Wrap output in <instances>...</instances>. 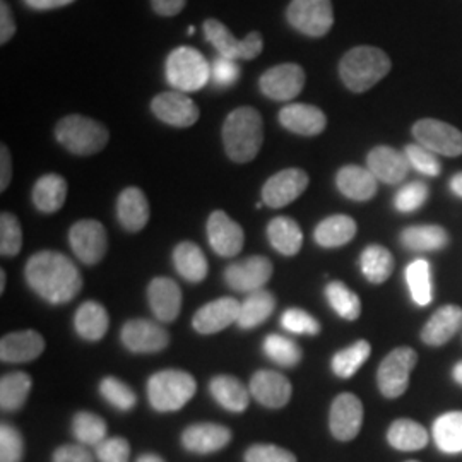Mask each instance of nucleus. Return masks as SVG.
Here are the masks:
<instances>
[{"label": "nucleus", "mask_w": 462, "mask_h": 462, "mask_svg": "<svg viewBox=\"0 0 462 462\" xmlns=\"http://www.w3.org/2000/svg\"><path fill=\"white\" fill-rule=\"evenodd\" d=\"M51 462H93L84 446H62L53 452Z\"/></svg>", "instance_id": "obj_55"}, {"label": "nucleus", "mask_w": 462, "mask_h": 462, "mask_svg": "<svg viewBox=\"0 0 462 462\" xmlns=\"http://www.w3.org/2000/svg\"><path fill=\"white\" fill-rule=\"evenodd\" d=\"M418 364V355L413 347H396L391 351L379 366L377 382L380 393L387 399H396L408 391L410 375Z\"/></svg>", "instance_id": "obj_8"}, {"label": "nucleus", "mask_w": 462, "mask_h": 462, "mask_svg": "<svg viewBox=\"0 0 462 462\" xmlns=\"http://www.w3.org/2000/svg\"><path fill=\"white\" fill-rule=\"evenodd\" d=\"M454 380L462 385V362L454 366Z\"/></svg>", "instance_id": "obj_62"}, {"label": "nucleus", "mask_w": 462, "mask_h": 462, "mask_svg": "<svg viewBox=\"0 0 462 462\" xmlns=\"http://www.w3.org/2000/svg\"><path fill=\"white\" fill-rule=\"evenodd\" d=\"M250 394L265 408L280 410L291 399V382L280 372L259 370L250 379Z\"/></svg>", "instance_id": "obj_18"}, {"label": "nucleus", "mask_w": 462, "mask_h": 462, "mask_svg": "<svg viewBox=\"0 0 462 462\" xmlns=\"http://www.w3.org/2000/svg\"><path fill=\"white\" fill-rule=\"evenodd\" d=\"M326 298L332 310L345 320H356L362 314L360 298L341 281H332L326 286Z\"/></svg>", "instance_id": "obj_42"}, {"label": "nucleus", "mask_w": 462, "mask_h": 462, "mask_svg": "<svg viewBox=\"0 0 462 462\" xmlns=\"http://www.w3.org/2000/svg\"><path fill=\"white\" fill-rule=\"evenodd\" d=\"M120 339L133 353H158L170 343L166 329L148 319H134L124 324Z\"/></svg>", "instance_id": "obj_16"}, {"label": "nucleus", "mask_w": 462, "mask_h": 462, "mask_svg": "<svg viewBox=\"0 0 462 462\" xmlns=\"http://www.w3.org/2000/svg\"><path fill=\"white\" fill-rule=\"evenodd\" d=\"M13 179V162H11V152L5 144L0 148V190L4 192Z\"/></svg>", "instance_id": "obj_58"}, {"label": "nucleus", "mask_w": 462, "mask_h": 462, "mask_svg": "<svg viewBox=\"0 0 462 462\" xmlns=\"http://www.w3.org/2000/svg\"><path fill=\"white\" fill-rule=\"evenodd\" d=\"M387 440L391 447L402 452H413L429 446L430 435L427 430L413 420H396L387 431Z\"/></svg>", "instance_id": "obj_36"}, {"label": "nucleus", "mask_w": 462, "mask_h": 462, "mask_svg": "<svg viewBox=\"0 0 462 462\" xmlns=\"http://www.w3.org/2000/svg\"><path fill=\"white\" fill-rule=\"evenodd\" d=\"M231 431L216 423H198L183 430L182 446L192 454H213L230 444Z\"/></svg>", "instance_id": "obj_25"}, {"label": "nucleus", "mask_w": 462, "mask_h": 462, "mask_svg": "<svg viewBox=\"0 0 462 462\" xmlns=\"http://www.w3.org/2000/svg\"><path fill=\"white\" fill-rule=\"evenodd\" d=\"M151 4L156 14L171 17L182 13L187 0H151Z\"/></svg>", "instance_id": "obj_57"}, {"label": "nucleus", "mask_w": 462, "mask_h": 462, "mask_svg": "<svg viewBox=\"0 0 462 462\" xmlns=\"http://www.w3.org/2000/svg\"><path fill=\"white\" fill-rule=\"evenodd\" d=\"M55 137L69 152L78 156H93L106 148L110 133L93 118L69 116L57 124Z\"/></svg>", "instance_id": "obj_4"}, {"label": "nucleus", "mask_w": 462, "mask_h": 462, "mask_svg": "<svg viewBox=\"0 0 462 462\" xmlns=\"http://www.w3.org/2000/svg\"><path fill=\"white\" fill-rule=\"evenodd\" d=\"M305 70L298 64H281L271 67L261 76V91L274 101H290L295 98L305 86Z\"/></svg>", "instance_id": "obj_13"}, {"label": "nucleus", "mask_w": 462, "mask_h": 462, "mask_svg": "<svg viewBox=\"0 0 462 462\" xmlns=\"http://www.w3.org/2000/svg\"><path fill=\"white\" fill-rule=\"evenodd\" d=\"M401 244L410 250L433 252L446 247L448 244V233L437 225L410 226L401 233Z\"/></svg>", "instance_id": "obj_38"}, {"label": "nucleus", "mask_w": 462, "mask_h": 462, "mask_svg": "<svg viewBox=\"0 0 462 462\" xmlns=\"http://www.w3.org/2000/svg\"><path fill=\"white\" fill-rule=\"evenodd\" d=\"M273 276V263L263 255H254L240 263L228 265L225 281L231 290L242 293H254L263 290Z\"/></svg>", "instance_id": "obj_15"}, {"label": "nucleus", "mask_w": 462, "mask_h": 462, "mask_svg": "<svg viewBox=\"0 0 462 462\" xmlns=\"http://www.w3.org/2000/svg\"><path fill=\"white\" fill-rule=\"evenodd\" d=\"M99 394L118 411H131L137 404V396L133 389L116 377H106L101 380Z\"/></svg>", "instance_id": "obj_46"}, {"label": "nucleus", "mask_w": 462, "mask_h": 462, "mask_svg": "<svg viewBox=\"0 0 462 462\" xmlns=\"http://www.w3.org/2000/svg\"><path fill=\"white\" fill-rule=\"evenodd\" d=\"M238 314H240L238 300L231 297L217 298L215 301H209L199 309L192 319V326L199 334H216L226 329L233 322H236Z\"/></svg>", "instance_id": "obj_20"}, {"label": "nucleus", "mask_w": 462, "mask_h": 462, "mask_svg": "<svg viewBox=\"0 0 462 462\" xmlns=\"http://www.w3.org/2000/svg\"><path fill=\"white\" fill-rule=\"evenodd\" d=\"M264 353L274 364L295 366L301 362V349L297 343L281 334H269L264 341Z\"/></svg>", "instance_id": "obj_45"}, {"label": "nucleus", "mask_w": 462, "mask_h": 462, "mask_svg": "<svg viewBox=\"0 0 462 462\" xmlns=\"http://www.w3.org/2000/svg\"><path fill=\"white\" fill-rule=\"evenodd\" d=\"M276 309V298L267 290H259L250 293L242 303H240V314H238V328L240 329H254L271 317Z\"/></svg>", "instance_id": "obj_34"}, {"label": "nucleus", "mask_w": 462, "mask_h": 462, "mask_svg": "<svg viewBox=\"0 0 462 462\" xmlns=\"http://www.w3.org/2000/svg\"><path fill=\"white\" fill-rule=\"evenodd\" d=\"M360 267L366 280L374 284H380L391 278L394 271V257L382 245H370L362 252Z\"/></svg>", "instance_id": "obj_40"}, {"label": "nucleus", "mask_w": 462, "mask_h": 462, "mask_svg": "<svg viewBox=\"0 0 462 462\" xmlns=\"http://www.w3.org/2000/svg\"><path fill=\"white\" fill-rule=\"evenodd\" d=\"M97 457L99 462H129L131 446L124 437L106 439L97 447Z\"/></svg>", "instance_id": "obj_53"}, {"label": "nucleus", "mask_w": 462, "mask_h": 462, "mask_svg": "<svg viewBox=\"0 0 462 462\" xmlns=\"http://www.w3.org/2000/svg\"><path fill=\"white\" fill-rule=\"evenodd\" d=\"M116 216L120 225L131 233L143 230L149 221L146 194L137 187H127L116 200Z\"/></svg>", "instance_id": "obj_28"}, {"label": "nucleus", "mask_w": 462, "mask_h": 462, "mask_svg": "<svg viewBox=\"0 0 462 462\" xmlns=\"http://www.w3.org/2000/svg\"><path fill=\"white\" fill-rule=\"evenodd\" d=\"M336 185L345 198L365 202L377 194V179L368 168L343 166L336 175Z\"/></svg>", "instance_id": "obj_27"}, {"label": "nucleus", "mask_w": 462, "mask_h": 462, "mask_svg": "<svg viewBox=\"0 0 462 462\" xmlns=\"http://www.w3.org/2000/svg\"><path fill=\"white\" fill-rule=\"evenodd\" d=\"M173 264L183 280L200 282L206 280L209 265L204 252L192 242H182L173 250Z\"/></svg>", "instance_id": "obj_35"}, {"label": "nucleus", "mask_w": 462, "mask_h": 462, "mask_svg": "<svg viewBox=\"0 0 462 462\" xmlns=\"http://www.w3.org/2000/svg\"><path fill=\"white\" fill-rule=\"evenodd\" d=\"M67 182L64 177L49 173L38 179L33 187L34 208L45 215L57 213L66 204Z\"/></svg>", "instance_id": "obj_31"}, {"label": "nucleus", "mask_w": 462, "mask_h": 462, "mask_svg": "<svg viewBox=\"0 0 462 462\" xmlns=\"http://www.w3.org/2000/svg\"><path fill=\"white\" fill-rule=\"evenodd\" d=\"M72 433L81 446L98 447L106 440V421L98 414L81 411L72 420Z\"/></svg>", "instance_id": "obj_43"}, {"label": "nucleus", "mask_w": 462, "mask_h": 462, "mask_svg": "<svg viewBox=\"0 0 462 462\" xmlns=\"http://www.w3.org/2000/svg\"><path fill=\"white\" fill-rule=\"evenodd\" d=\"M406 281L411 291V298L416 305L427 307L431 298H433V290H431V271H430L429 261L425 259H416L406 269Z\"/></svg>", "instance_id": "obj_44"}, {"label": "nucleus", "mask_w": 462, "mask_h": 462, "mask_svg": "<svg viewBox=\"0 0 462 462\" xmlns=\"http://www.w3.org/2000/svg\"><path fill=\"white\" fill-rule=\"evenodd\" d=\"M267 238L271 245L282 255H297L303 245V233L297 221L286 216L274 217L267 226Z\"/></svg>", "instance_id": "obj_33"}, {"label": "nucleus", "mask_w": 462, "mask_h": 462, "mask_svg": "<svg viewBox=\"0 0 462 462\" xmlns=\"http://www.w3.org/2000/svg\"><path fill=\"white\" fill-rule=\"evenodd\" d=\"M332 435L341 440H353L364 425V404L355 394H339L332 401L329 414Z\"/></svg>", "instance_id": "obj_14"}, {"label": "nucleus", "mask_w": 462, "mask_h": 462, "mask_svg": "<svg viewBox=\"0 0 462 462\" xmlns=\"http://www.w3.org/2000/svg\"><path fill=\"white\" fill-rule=\"evenodd\" d=\"M264 143L263 116L252 106H240L226 116L223 125V144L231 162H252Z\"/></svg>", "instance_id": "obj_2"}, {"label": "nucleus", "mask_w": 462, "mask_h": 462, "mask_svg": "<svg viewBox=\"0 0 462 462\" xmlns=\"http://www.w3.org/2000/svg\"><path fill=\"white\" fill-rule=\"evenodd\" d=\"M16 34V19L5 0H0V43L5 45Z\"/></svg>", "instance_id": "obj_56"}, {"label": "nucleus", "mask_w": 462, "mask_h": 462, "mask_svg": "<svg viewBox=\"0 0 462 462\" xmlns=\"http://www.w3.org/2000/svg\"><path fill=\"white\" fill-rule=\"evenodd\" d=\"M45 351V339L33 329L17 330L2 337L0 360L5 364H28Z\"/></svg>", "instance_id": "obj_21"}, {"label": "nucleus", "mask_w": 462, "mask_h": 462, "mask_svg": "<svg viewBox=\"0 0 462 462\" xmlns=\"http://www.w3.org/2000/svg\"><path fill=\"white\" fill-rule=\"evenodd\" d=\"M410 162L404 152L389 146H377L368 152L366 168L374 177L387 185L402 182L410 171Z\"/></svg>", "instance_id": "obj_22"}, {"label": "nucleus", "mask_w": 462, "mask_h": 462, "mask_svg": "<svg viewBox=\"0 0 462 462\" xmlns=\"http://www.w3.org/2000/svg\"><path fill=\"white\" fill-rule=\"evenodd\" d=\"M33 380L28 374L14 372L0 379V408L4 411H19L32 393Z\"/></svg>", "instance_id": "obj_37"}, {"label": "nucleus", "mask_w": 462, "mask_h": 462, "mask_svg": "<svg viewBox=\"0 0 462 462\" xmlns=\"http://www.w3.org/2000/svg\"><path fill=\"white\" fill-rule=\"evenodd\" d=\"M427 199H429L427 183L411 182L397 192L394 206L399 213H413L427 202Z\"/></svg>", "instance_id": "obj_50"}, {"label": "nucleus", "mask_w": 462, "mask_h": 462, "mask_svg": "<svg viewBox=\"0 0 462 462\" xmlns=\"http://www.w3.org/2000/svg\"><path fill=\"white\" fill-rule=\"evenodd\" d=\"M5 290V273L0 271V293Z\"/></svg>", "instance_id": "obj_63"}, {"label": "nucleus", "mask_w": 462, "mask_h": 462, "mask_svg": "<svg viewBox=\"0 0 462 462\" xmlns=\"http://www.w3.org/2000/svg\"><path fill=\"white\" fill-rule=\"evenodd\" d=\"M209 245L221 257H235L244 247V228L225 211H215L208 219Z\"/></svg>", "instance_id": "obj_19"}, {"label": "nucleus", "mask_w": 462, "mask_h": 462, "mask_svg": "<svg viewBox=\"0 0 462 462\" xmlns=\"http://www.w3.org/2000/svg\"><path fill=\"white\" fill-rule=\"evenodd\" d=\"M282 329L291 334H307L317 336L320 332V324L314 315L301 310V309H288L281 317Z\"/></svg>", "instance_id": "obj_48"}, {"label": "nucleus", "mask_w": 462, "mask_h": 462, "mask_svg": "<svg viewBox=\"0 0 462 462\" xmlns=\"http://www.w3.org/2000/svg\"><path fill=\"white\" fill-rule=\"evenodd\" d=\"M372 346L368 341H356L351 346L341 349L332 358V372L341 379H351L370 358Z\"/></svg>", "instance_id": "obj_41"}, {"label": "nucleus", "mask_w": 462, "mask_h": 462, "mask_svg": "<svg viewBox=\"0 0 462 462\" xmlns=\"http://www.w3.org/2000/svg\"><path fill=\"white\" fill-rule=\"evenodd\" d=\"M410 165L413 166L416 171L427 175V177H439L442 171V165L437 158L435 152H431L427 148L420 144H410L404 151Z\"/></svg>", "instance_id": "obj_49"}, {"label": "nucleus", "mask_w": 462, "mask_h": 462, "mask_svg": "<svg viewBox=\"0 0 462 462\" xmlns=\"http://www.w3.org/2000/svg\"><path fill=\"white\" fill-rule=\"evenodd\" d=\"M168 83L177 89L190 93L204 88L211 78V67L208 60L192 47L175 49L166 60Z\"/></svg>", "instance_id": "obj_6"}, {"label": "nucleus", "mask_w": 462, "mask_h": 462, "mask_svg": "<svg viewBox=\"0 0 462 462\" xmlns=\"http://www.w3.org/2000/svg\"><path fill=\"white\" fill-rule=\"evenodd\" d=\"M408 462H418V461H408Z\"/></svg>", "instance_id": "obj_64"}, {"label": "nucleus", "mask_w": 462, "mask_h": 462, "mask_svg": "<svg viewBox=\"0 0 462 462\" xmlns=\"http://www.w3.org/2000/svg\"><path fill=\"white\" fill-rule=\"evenodd\" d=\"M310 179L300 168H286L273 175L263 187V202L267 208L280 209L297 200L309 187Z\"/></svg>", "instance_id": "obj_12"}, {"label": "nucleus", "mask_w": 462, "mask_h": 462, "mask_svg": "<svg viewBox=\"0 0 462 462\" xmlns=\"http://www.w3.org/2000/svg\"><path fill=\"white\" fill-rule=\"evenodd\" d=\"M32 9L36 11H50V9H57V7H64L72 4L74 0H24Z\"/></svg>", "instance_id": "obj_59"}, {"label": "nucleus", "mask_w": 462, "mask_h": 462, "mask_svg": "<svg viewBox=\"0 0 462 462\" xmlns=\"http://www.w3.org/2000/svg\"><path fill=\"white\" fill-rule=\"evenodd\" d=\"M23 245V231L17 217L11 213L0 215V254L4 257H14Z\"/></svg>", "instance_id": "obj_47"}, {"label": "nucleus", "mask_w": 462, "mask_h": 462, "mask_svg": "<svg viewBox=\"0 0 462 462\" xmlns=\"http://www.w3.org/2000/svg\"><path fill=\"white\" fill-rule=\"evenodd\" d=\"M196 389V379L189 372L163 370L148 380L149 402L160 413H173L194 397Z\"/></svg>", "instance_id": "obj_5"}, {"label": "nucleus", "mask_w": 462, "mask_h": 462, "mask_svg": "<svg viewBox=\"0 0 462 462\" xmlns=\"http://www.w3.org/2000/svg\"><path fill=\"white\" fill-rule=\"evenodd\" d=\"M450 190H452L457 198H462V173H457V175L452 177V180H450Z\"/></svg>", "instance_id": "obj_60"}, {"label": "nucleus", "mask_w": 462, "mask_h": 462, "mask_svg": "<svg viewBox=\"0 0 462 462\" xmlns=\"http://www.w3.org/2000/svg\"><path fill=\"white\" fill-rule=\"evenodd\" d=\"M240 74L242 72H240V67L236 66V62L225 57L216 59L211 66V79L216 86H221V88L236 83Z\"/></svg>", "instance_id": "obj_54"}, {"label": "nucleus", "mask_w": 462, "mask_h": 462, "mask_svg": "<svg viewBox=\"0 0 462 462\" xmlns=\"http://www.w3.org/2000/svg\"><path fill=\"white\" fill-rule=\"evenodd\" d=\"M286 19L300 33L320 38L329 33L334 24V11L330 0H291Z\"/></svg>", "instance_id": "obj_9"}, {"label": "nucleus", "mask_w": 462, "mask_h": 462, "mask_svg": "<svg viewBox=\"0 0 462 462\" xmlns=\"http://www.w3.org/2000/svg\"><path fill=\"white\" fill-rule=\"evenodd\" d=\"M110 326V317L98 301H84L74 315V328L84 341L97 343L105 337Z\"/></svg>", "instance_id": "obj_30"}, {"label": "nucleus", "mask_w": 462, "mask_h": 462, "mask_svg": "<svg viewBox=\"0 0 462 462\" xmlns=\"http://www.w3.org/2000/svg\"><path fill=\"white\" fill-rule=\"evenodd\" d=\"M433 440L446 454L462 452V411L439 416L433 423Z\"/></svg>", "instance_id": "obj_39"}, {"label": "nucleus", "mask_w": 462, "mask_h": 462, "mask_svg": "<svg viewBox=\"0 0 462 462\" xmlns=\"http://www.w3.org/2000/svg\"><path fill=\"white\" fill-rule=\"evenodd\" d=\"M281 125L290 133L314 137L324 133L328 127V116L314 105L295 103L288 105L280 112Z\"/></svg>", "instance_id": "obj_24"}, {"label": "nucleus", "mask_w": 462, "mask_h": 462, "mask_svg": "<svg viewBox=\"0 0 462 462\" xmlns=\"http://www.w3.org/2000/svg\"><path fill=\"white\" fill-rule=\"evenodd\" d=\"M462 329V309L446 305L430 317L421 330V339L429 346H442Z\"/></svg>", "instance_id": "obj_26"}, {"label": "nucleus", "mask_w": 462, "mask_h": 462, "mask_svg": "<svg viewBox=\"0 0 462 462\" xmlns=\"http://www.w3.org/2000/svg\"><path fill=\"white\" fill-rule=\"evenodd\" d=\"M69 242L76 257L88 265L98 264L108 248L105 226L97 219H81L69 231Z\"/></svg>", "instance_id": "obj_11"}, {"label": "nucleus", "mask_w": 462, "mask_h": 462, "mask_svg": "<svg viewBox=\"0 0 462 462\" xmlns=\"http://www.w3.org/2000/svg\"><path fill=\"white\" fill-rule=\"evenodd\" d=\"M148 301L158 320L173 322L182 310V290L170 278H154L149 282Z\"/></svg>", "instance_id": "obj_23"}, {"label": "nucleus", "mask_w": 462, "mask_h": 462, "mask_svg": "<svg viewBox=\"0 0 462 462\" xmlns=\"http://www.w3.org/2000/svg\"><path fill=\"white\" fill-rule=\"evenodd\" d=\"M209 391L216 402L231 413H244L250 404V389L231 375H217L211 380Z\"/></svg>", "instance_id": "obj_29"}, {"label": "nucleus", "mask_w": 462, "mask_h": 462, "mask_svg": "<svg viewBox=\"0 0 462 462\" xmlns=\"http://www.w3.org/2000/svg\"><path fill=\"white\" fill-rule=\"evenodd\" d=\"M151 112L166 125L187 129L200 116L198 105L182 93H162L151 101Z\"/></svg>", "instance_id": "obj_17"}, {"label": "nucleus", "mask_w": 462, "mask_h": 462, "mask_svg": "<svg viewBox=\"0 0 462 462\" xmlns=\"http://www.w3.org/2000/svg\"><path fill=\"white\" fill-rule=\"evenodd\" d=\"M137 462H165L160 456H156V454H144V456H141Z\"/></svg>", "instance_id": "obj_61"}, {"label": "nucleus", "mask_w": 462, "mask_h": 462, "mask_svg": "<svg viewBox=\"0 0 462 462\" xmlns=\"http://www.w3.org/2000/svg\"><path fill=\"white\" fill-rule=\"evenodd\" d=\"M24 276L34 293L51 305L74 300L83 288L79 269L64 254L53 250H42L30 257Z\"/></svg>", "instance_id": "obj_1"}, {"label": "nucleus", "mask_w": 462, "mask_h": 462, "mask_svg": "<svg viewBox=\"0 0 462 462\" xmlns=\"http://www.w3.org/2000/svg\"><path fill=\"white\" fill-rule=\"evenodd\" d=\"M413 135L420 146L429 149L435 154H442L447 158H456L462 154L461 131L442 120H418L413 125Z\"/></svg>", "instance_id": "obj_10"}, {"label": "nucleus", "mask_w": 462, "mask_h": 462, "mask_svg": "<svg viewBox=\"0 0 462 462\" xmlns=\"http://www.w3.org/2000/svg\"><path fill=\"white\" fill-rule=\"evenodd\" d=\"M391 59L383 50L356 47L345 53L339 62V76L349 91L365 93L391 72Z\"/></svg>", "instance_id": "obj_3"}, {"label": "nucleus", "mask_w": 462, "mask_h": 462, "mask_svg": "<svg viewBox=\"0 0 462 462\" xmlns=\"http://www.w3.org/2000/svg\"><path fill=\"white\" fill-rule=\"evenodd\" d=\"M204 34L213 43L219 55L230 60H254L264 49V38L259 32L248 33L244 40H238L230 30L217 19L204 21Z\"/></svg>", "instance_id": "obj_7"}, {"label": "nucleus", "mask_w": 462, "mask_h": 462, "mask_svg": "<svg viewBox=\"0 0 462 462\" xmlns=\"http://www.w3.org/2000/svg\"><path fill=\"white\" fill-rule=\"evenodd\" d=\"M245 462H298L297 456L282 447L273 444H255L248 447Z\"/></svg>", "instance_id": "obj_52"}, {"label": "nucleus", "mask_w": 462, "mask_h": 462, "mask_svg": "<svg viewBox=\"0 0 462 462\" xmlns=\"http://www.w3.org/2000/svg\"><path fill=\"white\" fill-rule=\"evenodd\" d=\"M356 235V223L345 215L329 216L315 228V242L324 248L343 247Z\"/></svg>", "instance_id": "obj_32"}, {"label": "nucleus", "mask_w": 462, "mask_h": 462, "mask_svg": "<svg viewBox=\"0 0 462 462\" xmlns=\"http://www.w3.org/2000/svg\"><path fill=\"white\" fill-rule=\"evenodd\" d=\"M24 440L13 425L0 427V462H23Z\"/></svg>", "instance_id": "obj_51"}]
</instances>
